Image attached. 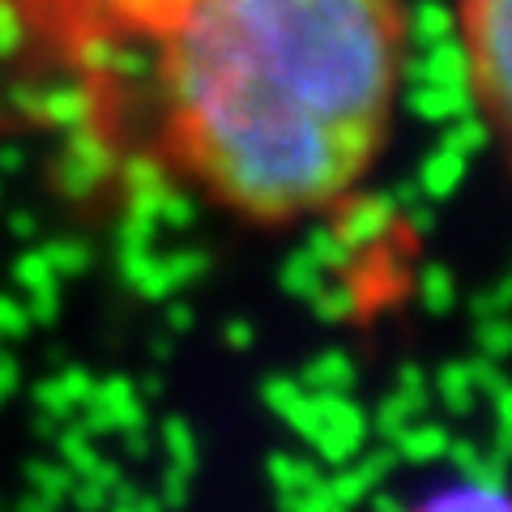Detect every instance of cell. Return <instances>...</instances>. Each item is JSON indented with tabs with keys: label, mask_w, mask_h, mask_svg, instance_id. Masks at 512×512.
<instances>
[{
	"label": "cell",
	"mask_w": 512,
	"mask_h": 512,
	"mask_svg": "<svg viewBox=\"0 0 512 512\" xmlns=\"http://www.w3.org/2000/svg\"><path fill=\"white\" fill-rule=\"evenodd\" d=\"M478 350L491 359H508L512 355V316H483L478 320Z\"/></svg>",
	"instance_id": "cell-16"
},
{
	"label": "cell",
	"mask_w": 512,
	"mask_h": 512,
	"mask_svg": "<svg viewBox=\"0 0 512 512\" xmlns=\"http://www.w3.org/2000/svg\"><path fill=\"white\" fill-rule=\"evenodd\" d=\"M393 222H397V205H393L389 192H367V197H355L338 214L333 231H338L346 244L363 256L367 248H376L380 239L393 231Z\"/></svg>",
	"instance_id": "cell-3"
},
{
	"label": "cell",
	"mask_w": 512,
	"mask_h": 512,
	"mask_svg": "<svg viewBox=\"0 0 512 512\" xmlns=\"http://www.w3.org/2000/svg\"><path fill=\"white\" fill-rule=\"evenodd\" d=\"M303 393H308V389L299 384V376H269V380L261 384V402H265L269 410H274L278 419H282V414L299 402Z\"/></svg>",
	"instance_id": "cell-18"
},
{
	"label": "cell",
	"mask_w": 512,
	"mask_h": 512,
	"mask_svg": "<svg viewBox=\"0 0 512 512\" xmlns=\"http://www.w3.org/2000/svg\"><path fill=\"white\" fill-rule=\"evenodd\" d=\"M325 278H329V274L312 261L308 248H295V252L282 261V269H278V286H282V291L291 295V299H303V303H308V299L320 291V286H325Z\"/></svg>",
	"instance_id": "cell-10"
},
{
	"label": "cell",
	"mask_w": 512,
	"mask_h": 512,
	"mask_svg": "<svg viewBox=\"0 0 512 512\" xmlns=\"http://www.w3.org/2000/svg\"><path fill=\"white\" fill-rule=\"evenodd\" d=\"M359 380V367L355 359L346 355V350H325V355H316L308 367L299 372V384L308 393H350Z\"/></svg>",
	"instance_id": "cell-4"
},
{
	"label": "cell",
	"mask_w": 512,
	"mask_h": 512,
	"mask_svg": "<svg viewBox=\"0 0 512 512\" xmlns=\"http://www.w3.org/2000/svg\"><path fill=\"white\" fill-rule=\"evenodd\" d=\"M431 384H436V397L444 402V410L457 414V419H466V414L474 410V402H478V393L470 384V372H466V359H461V363H444Z\"/></svg>",
	"instance_id": "cell-11"
},
{
	"label": "cell",
	"mask_w": 512,
	"mask_h": 512,
	"mask_svg": "<svg viewBox=\"0 0 512 512\" xmlns=\"http://www.w3.org/2000/svg\"><path fill=\"white\" fill-rule=\"evenodd\" d=\"M265 474L274 491H312L325 483V470L320 461H308V457H291V453H274L265 461Z\"/></svg>",
	"instance_id": "cell-9"
},
{
	"label": "cell",
	"mask_w": 512,
	"mask_h": 512,
	"mask_svg": "<svg viewBox=\"0 0 512 512\" xmlns=\"http://www.w3.org/2000/svg\"><path fill=\"white\" fill-rule=\"evenodd\" d=\"M461 171H466V163H461V154H453V150L431 154L427 163H423V175H419L423 197H431V201L453 197V188L461 184Z\"/></svg>",
	"instance_id": "cell-12"
},
{
	"label": "cell",
	"mask_w": 512,
	"mask_h": 512,
	"mask_svg": "<svg viewBox=\"0 0 512 512\" xmlns=\"http://www.w3.org/2000/svg\"><path fill=\"white\" fill-rule=\"evenodd\" d=\"M316 397V436L308 440L316 448L320 466H346L350 457H359L372 436L367 410L350 393H312Z\"/></svg>",
	"instance_id": "cell-2"
},
{
	"label": "cell",
	"mask_w": 512,
	"mask_h": 512,
	"mask_svg": "<svg viewBox=\"0 0 512 512\" xmlns=\"http://www.w3.org/2000/svg\"><path fill=\"white\" fill-rule=\"evenodd\" d=\"M470 312L474 320H483V316H500V312H512V291L500 282V286H491V291H478L470 299Z\"/></svg>",
	"instance_id": "cell-21"
},
{
	"label": "cell",
	"mask_w": 512,
	"mask_h": 512,
	"mask_svg": "<svg viewBox=\"0 0 512 512\" xmlns=\"http://www.w3.org/2000/svg\"><path fill=\"white\" fill-rule=\"evenodd\" d=\"M457 478L478 487V491H508V461H500L491 448H478V457Z\"/></svg>",
	"instance_id": "cell-15"
},
{
	"label": "cell",
	"mask_w": 512,
	"mask_h": 512,
	"mask_svg": "<svg viewBox=\"0 0 512 512\" xmlns=\"http://www.w3.org/2000/svg\"><path fill=\"white\" fill-rule=\"evenodd\" d=\"M491 402H495V423H504L512 427V380H504L500 389L491 393Z\"/></svg>",
	"instance_id": "cell-24"
},
{
	"label": "cell",
	"mask_w": 512,
	"mask_h": 512,
	"mask_svg": "<svg viewBox=\"0 0 512 512\" xmlns=\"http://www.w3.org/2000/svg\"><path fill=\"white\" fill-rule=\"evenodd\" d=\"M457 47L474 103L512 150V0H461Z\"/></svg>",
	"instance_id": "cell-1"
},
{
	"label": "cell",
	"mask_w": 512,
	"mask_h": 512,
	"mask_svg": "<svg viewBox=\"0 0 512 512\" xmlns=\"http://www.w3.org/2000/svg\"><path fill=\"white\" fill-rule=\"evenodd\" d=\"M393 444V453L397 461H410V466H431V461H440L444 457V448H448V431L440 423H406L397 436L389 440Z\"/></svg>",
	"instance_id": "cell-6"
},
{
	"label": "cell",
	"mask_w": 512,
	"mask_h": 512,
	"mask_svg": "<svg viewBox=\"0 0 512 512\" xmlns=\"http://www.w3.org/2000/svg\"><path fill=\"white\" fill-rule=\"evenodd\" d=\"M167 500H171V508H180V504L188 500V470L175 466V470L167 474Z\"/></svg>",
	"instance_id": "cell-26"
},
{
	"label": "cell",
	"mask_w": 512,
	"mask_h": 512,
	"mask_svg": "<svg viewBox=\"0 0 512 512\" xmlns=\"http://www.w3.org/2000/svg\"><path fill=\"white\" fill-rule=\"evenodd\" d=\"M367 508H372V512H410L402 500H397V495L393 491H372V495H367Z\"/></svg>",
	"instance_id": "cell-28"
},
{
	"label": "cell",
	"mask_w": 512,
	"mask_h": 512,
	"mask_svg": "<svg viewBox=\"0 0 512 512\" xmlns=\"http://www.w3.org/2000/svg\"><path fill=\"white\" fill-rule=\"evenodd\" d=\"M402 214H406V222H410V227H414V231H419V235H427V231H431V222H436V218H431V205H427L423 197H419V201H414V205H406V210H402Z\"/></svg>",
	"instance_id": "cell-25"
},
{
	"label": "cell",
	"mask_w": 512,
	"mask_h": 512,
	"mask_svg": "<svg viewBox=\"0 0 512 512\" xmlns=\"http://www.w3.org/2000/svg\"><path fill=\"white\" fill-rule=\"evenodd\" d=\"M308 308L320 316V320H329V325H342V320H350L355 316V308H359V291L350 286L346 278H338V282H329L325 278V286L308 299Z\"/></svg>",
	"instance_id": "cell-13"
},
{
	"label": "cell",
	"mask_w": 512,
	"mask_h": 512,
	"mask_svg": "<svg viewBox=\"0 0 512 512\" xmlns=\"http://www.w3.org/2000/svg\"><path fill=\"white\" fill-rule=\"evenodd\" d=\"M419 512H512V495L508 491H478L470 483H461L453 491L431 495Z\"/></svg>",
	"instance_id": "cell-7"
},
{
	"label": "cell",
	"mask_w": 512,
	"mask_h": 512,
	"mask_svg": "<svg viewBox=\"0 0 512 512\" xmlns=\"http://www.w3.org/2000/svg\"><path fill=\"white\" fill-rule=\"evenodd\" d=\"M291 512H342V508H338V500H333V495L325 491V483H320V487H312V491H303Z\"/></svg>",
	"instance_id": "cell-22"
},
{
	"label": "cell",
	"mask_w": 512,
	"mask_h": 512,
	"mask_svg": "<svg viewBox=\"0 0 512 512\" xmlns=\"http://www.w3.org/2000/svg\"><path fill=\"white\" fill-rule=\"evenodd\" d=\"M303 248L312 252V261L325 269V274H338V278H350V269L359 265V252L346 244V239L333 231V227H325V222H320V227H312L308 231V239H303Z\"/></svg>",
	"instance_id": "cell-8"
},
{
	"label": "cell",
	"mask_w": 512,
	"mask_h": 512,
	"mask_svg": "<svg viewBox=\"0 0 512 512\" xmlns=\"http://www.w3.org/2000/svg\"><path fill=\"white\" fill-rule=\"evenodd\" d=\"M504 286H508V291H512V274H508V278H504Z\"/></svg>",
	"instance_id": "cell-31"
},
{
	"label": "cell",
	"mask_w": 512,
	"mask_h": 512,
	"mask_svg": "<svg viewBox=\"0 0 512 512\" xmlns=\"http://www.w3.org/2000/svg\"><path fill=\"white\" fill-rule=\"evenodd\" d=\"M167 320H171L175 329H188V325H192V308H188V303H171V308H167Z\"/></svg>",
	"instance_id": "cell-30"
},
{
	"label": "cell",
	"mask_w": 512,
	"mask_h": 512,
	"mask_svg": "<svg viewBox=\"0 0 512 512\" xmlns=\"http://www.w3.org/2000/svg\"><path fill=\"white\" fill-rule=\"evenodd\" d=\"M397 389H427V372L419 363H402L397 367Z\"/></svg>",
	"instance_id": "cell-27"
},
{
	"label": "cell",
	"mask_w": 512,
	"mask_h": 512,
	"mask_svg": "<svg viewBox=\"0 0 512 512\" xmlns=\"http://www.w3.org/2000/svg\"><path fill=\"white\" fill-rule=\"evenodd\" d=\"M491 453L500 457V461H508V466H512V427L495 423V436H491Z\"/></svg>",
	"instance_id": "cell-29"
},
{
	"label": "cell",
	"mask_w": 512,
	"mask_h": 512,
	"mask_svg": "<svg viewBox=\"0 0 512 512\" xmlns=\"http://www.w3.org/2000/svg\"><path fill=\"white\" fill-rule=\"evenodd\" d=\"M419 299L431 316H448L457 308V278L448 265H427L419 274Z\"/></svg>",
	"instance_id": "cell-14"
},
{
	"label": "cell",
	"mask_w": 512,
	"mask_h": 512,
	"mask_svg": "<svg viewBox=\"0 0 512 512\" xmlns=\"http://www.w3.org/2000/svg\"><path fill=\"white\" fill-rule=\"evenodd\" d=\"M466 372H470V384H474V393H495L500 389V384L508 380L504 376V367H500V359H491V355H483V350H478L474 359H466Z\"/></svg>",
	"instance_id": "cell-19"
},
{
	"label": "cell",
	"mask_w": 512,
	"mask_h": 512,
	"mask_svg": "<svg viewBox=\"0 0 512 512\" xmlns=\"http://www.w3.org/2000/svg\"><path fill=\"white\" fill-rule=\"evenodd\" d=\"M167 269H171V282H175V286H180V282H197V278L205 274V269H210V256L184 248V252L167 256Z\"/></svg>",
	"instance_id": "cell-20"
},
{
	"label": "cell",
	"mask_w": 512,
	"mask_h": 512,
	"mask_svg": "<svg viewBox=\"0 0 512 512\" xmlns=\"http://www.w3.org/2000/svg\"><path fill=\"white\" fill-rule=\"evenodd\" d=\"M252 342H256V329L248 325V320H231L227 325V346L231 350H252Z\"/></svg>",
	"instance_id": "cell-23"
},
{
	"label": "cell",
	"mask_w": 512,
	"mask_h": 512,
	"mask_svg": "<svg viewBox=\"0 0 512 512\" xmlns=\"http://www.w3.org/2000/svg\"><path fill=\"white\" fill-rule=\"evenodd\" d=\"M163 440H167V453H171L175 466L188 470V474L197 470V436H192V427L184 419H167Z\"/></svg>",
	"instance_id": "cell-17"
},
{
	"label": "cell",
	"mask_w": 512,
	"mask_h": 512,
	"mask_svg": "<svg viewBox=\"0 0 512 512\" xmlns=\"http://www.w3.org/2000/svg\"><path fill=\"white\" fill-rule=\"evenodd\" d=\"M427 406H431V389H397V393H389V397H384V402L376 406V419H367V423H372L376 436L389 444L406 423L423 419Z\"/></svg>",
	"instance_id": "cell-5"
}]
</instances>
